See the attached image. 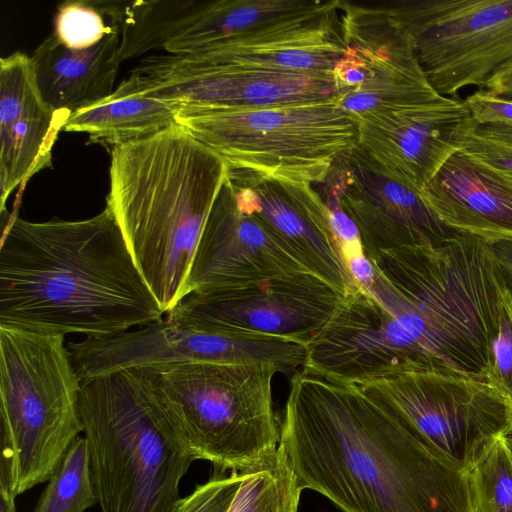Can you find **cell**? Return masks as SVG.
Here are the masks:
<instances>
[{
	"instance_id": "1",
	"label": "cell",
	"mask_w": 512,
	"mask_h": 512,
	"mask_svg": "<svg viewBox=\"0 0 512 512\" xmlns=\"http://www.w3.org/2000/svg\"><path fill=\"white\" fill-rule=\"evenodd\" d=\"M279 450L301 490L343 512H476L471 470L356 384L315 371L291 377Z\"/></svg>"
},
{
	"instance_id": "2",
	"label": "cell",
	"mask_w": 512,
	"mask_h": 512,
	"mask_svg": "<svg viewBox=\"0 0 512 512\" xmlns=\"http://www.w3.org/2000/svg\"><path fill=\"white\" fill-rule=\"evenodd\" d=\"M164 315L107 207L84 220L7 222L0 327L100 338Z\"/></svg>"
},
{
	"instance_id": "3",
	"label": "cell",
	"mask_w": 512,
	"mask_h": 512,
	"mask_svg": "<svg viewBox=\"0 0 512 512\" xmlns=\"http://www.w3.org/2000/svg\"><path fill=\"white\" fill-rule=\"evenodd\" d=\"M226 177L225 162L178 123L111 150L106 207L165 315L188 295L196 248Z\"/></svg>"
},
{
	"instance_id": "4",
	"label": "cell",
	"mask_w": 512,
	"mask_h": 512,
	"mask_svg": "<svg viewBox=\"0 0 512 512\" xmlns=\"http://www.w3.org/2000/svg\"><path fill=\"white\" fill-rule=\"evenodd\" d=\"M367 290L410 333L435 368L485 381L504 285L490 243L454 232L383 250Z\"/></svg>"
},
{
	"instance_id": "5",
	"label": "cell",
	"mask_w": 512,
	"mask_h": 512,
	"mask_svg": "<svg viewBox=\"0 0 512 512\" xmlns=\"http://www.w3.org/2000/svg\"><path fill=\"white\" fill-rule=\"evenodd\" d=\"M79 412L101 512H173L195 460L139 370L81 381Z\"/></svg>"
},
{
	"instance_id": "6",
	"label": "cell",
	"mask_w": 512,
	"mask_h": 512,
	"mask_svg": "<svg viewBox=\"0 0 512 512\" xmlns=\"http://www.w3.org/2000/svg\"><path fill=\"white\" fill-rule=\"evenodd\" d=\"M194 460L221 472L267 464L280 442L272 365L185 363L136 368Z\"/></svg>"
},
{
	"instance_id": "7",
	"label": "cell",
	"mask_w": 512,
	"mask_h": 512,
	"mask_svg": "<svg viewBox=\"0 0 512 512\" xmlns=\"http://www.w3.org/2000/svg\"><path fill=\"white\" fill-rule=\"evenodd\" d=\"M80 391L65 336L0 327V488L49 480L83 432Z\"/></svg>"
},
{
	"instance_id": "8",
	"label": "cell",
	"mask_w": 512,
	"mask_h": 512,
	"mask_svg": "<svg viewBox=\"0 0 512 512\" xmlns=\"http://www.w3.org/2000/svg\"><path fill=\"white\" fill-rule=\"evenodd\" d=\"M176 120L229 170L285 182L323 183L333 163L357 144L355 121L335 102L181 109Z\"/></svg>"
},
{
	"instance_id": "9",
	"label": "cell",
	"mask_w": 512,
	"mask_h": 512,
	"mask_svg": "<svg viewBox=\"0 0 512 512\" xmlns=\"http://www.w3.org/2000/svg\"><path fill=\"white\" fill-rule=\"evenodd\" d=\"M430 446L471 470L509 430L508 402L485 381L426 368L356 384Z\"/></svg>"
},
{
	"instance_id": "10",
	"label": "cell",
	"mask_w": 512,
	"mask_h": 512,
	"mask_svg": "<svg viewBox=\"0 0 512 512\" xmlns=\"http://www.w3.org/2000/svg\"><path fill=\"white\" fill-rule=\"evenodd\" d=\"M409 34L433 88L456 98L483 89L512 60V0H399L389 2Z\"/></svg>"
},
{
	"instance_id": "11",
	"label": "cell",
	"mask_w": 512,
	"mask_h": 512,
	"mask_svg": "<svg viewBox=\"0 0 512 512\" xmlns=\"http://www.w3.org/2000/svg\"><path fill=\"white\" fill-rule=\"evenodd\" d=\"M115 92L155 97L178 111L336 103L340 97L333 72L212 65L170 53L144 58Z\"/></svg>"
},
{
	"instance_id": "12",
	"label": "cell",
	"mask_w": 512,
	"mask_h": 512,
	"mask_svg": "<svg viewBox=\"0 0 512 512\" xmlns=\"http://www.w3.org/2000/svg\"><path fill=\"white\" fill-rule=\"evenodd\" d=\"M81 381L131 368L185 363L272 365L281 373L303 365V345L273 336L214 330L162 318L116 335L67 343Z\"/></svg>"
},
{
	"instance_id": "13",
	"label": "cell",
	"mask_w": 512,
	"mask_h": 512,
	"mask_svg": "<svg viewBox=\"0 0 512 512\" xmlns=\"http://www.w3.org/2000/svg\"><path fill=\"white\" fill-rule=\"evenodd\" d=\"M342 295L312 274L195 291L166 317L201 328L287 339L306 346Z\"/></svg>"
},
{
	"instance_id": "14",
	"label": "cell",
	"mask_w": 512,
	"mask_h": 512,
	"mask_svg": "<svg viewBox=\"0 0 512 512\" xmlns=\"http://www.w3.org/2000/svg\"><path fill=\"white\" fill-rule=\"evenodd\" d=\"M305 347L303 368L353 384L435 368L396 316L361 287L342 297Z\"/></svg>"
},
{
	"instance_id": "15",
	"label": "cell",
	"mask_w": 512,
	"mask_h": 512,
	"mask_svg": "<svg viewBox=\"0 0 512 512\" xmlns=\"http://www.w3.org/2000/svg\"><path fill=\"white\" fill-rule=\"evenodd\" d=\"M346 47L362 61L360 87L336 105L353 119L383 110L440 98L428 81L411 38L389 2L366 5L340 2Z\"/></svg>"
},
{
	"instance_id": "16",
	"label": "cell",
	"mask_w": 512,
	"mask_h": 512,
	"mask_svg": "<svg viewBox=\"0 0 512 512\" xmlns=\"http://www.w3.org/2000/svg\"><path fill=\"white\" fill-rule=\"evenodd\" d=\"M326 182L356 224L370 261L383 250L439 241L455 231L446 226L420 193L400 183L356 146L332 165Z\"/></svg>"
},
{
	"instance_id": "17",
	"label": "cell",
	"mask_w": 512,
	"mask_h": 512,
	"mask_svg": "<svg viewBox=\"0 0 512 512\" xmlns=\"http://www.w3.org/2000/svg\"><path fill=\"white\" fill-rule=\"evenodd\" d=\"M238 207L255 216L313 275L345 296L355 287L314 185L229 170Z\"/></svg>"
},
{
	"instance_id": "18",
	"label": "cell",
	"mask_w": 512,
	"mask_h": 512,
	"mask_svg": "<svg viewBox=\"0 0 512 512\" xmlns=\"http://www.w3.org/2000/svg\"><path fill=\"white\" fill-rule=\"evenodd\" d=\"M470 117L463 100L440 98L353 119L356 147L400 183L421 193L448 158Z\"/></svg>"
},
{
	"instance_id": "19",
	"label": "cell",
	"mask_w": 512,
	"mask_h": 512,
	"mask_svg": "<svg viewBox=\"0 0 512 512\" xmlns=\"http://www.w3.org/2000/svg\"><path fill=\"white\" fill-rule=\"evenodd\" d=\"M303 274L312 273L264 224L238 207L227 176L196 248L187 282L188 295Z\"/></svg>"
},
{
	"instance_id": "20",
	"label": "cell",
	"mask_w": 512,
	"mask_h": 512,
	"mask_svg": "<svg viewBox=\"0 0 512 512\" xmlns=\"http://www.w3.org/2000/svg\"><path fill=\"white\" fill-rule=\"evenodd\" d=\"M71 113L51 107L39 88L31 56L0 59V212L20 184L51 166L52 149Z\"/></svg>"
},
{
	"instance_id": "21",
	"label": "cell",
	"mask_w": 512,
	"mask_h": 512,
	"mask_svg": "<svg viewBox=\"0 0 512 512\" xmlns=\"http://www.w3.org/2000/svg\"><path fill=\"white\" fill-rule=\"evenodd\" d=\"M420 195L453 231L490 244L512 241V175L458 150Z\"/></svg>"
},
{
	"instance_id": "22",
	"label": "cell",
	"mask_w": 512,
	"mask_h": 512,
	"mask_svg": "<svg viewBox=\"0 0 512 512\" xmlns=\"http://www.w3.org/2000/svg\"><path fill=\"white\" fill-rule=\"evenodd\" d=\"M31 58L47 103L55 110L72 114L114 92L115 79L123 62L119 29L84 50L65 47L52 33Z\"/></svg>"
},
{
	"instance_id": "23",
	"label": "cell",
	"mask_w": 512,
	"mask_h": 512,
	"mask_svg": "<svg viewBox=\"0 0 512 512\" xmlns=\"http://www.w3.org/2000/svg\"><path fill=\"white\" fill-rule=\"evenodd\" d=\"M319 0L205 1L195 19L164 46L170 54H188L250 30L312 10Z\"/></svg>"
},
{
	"instance_id": "24",
	"label": "cell",
	"mask_w": 512,
	"mask_h": 512,
	"mask_svg": "<svg viewBox=\"0 0 512 512\" xmlns=\"http://www.w3.org/2000/svg\"><path fill=\"white\" fill-rule=\"evenodd\" d=\"M178 109L161 99L115 91L106 99L73 112L63 131L89 136V143L112 149L147 138L177 124Z\"/></svg>"
},
{
	"instance_id": "25",
	"label": "cell",
	"mask_w": 512,
	"mask_h": 512,
	"mask_svg": "<svg viewBox=\"0 0 512 512\" xmlns=\"http://www.w3.org/2000/svg\"><path fill=\"white\" fill-rule=\"evenodd\" d=\"M205 1L119 2L118 28L123 61L165 44L197 16Z\"/></svg>"
},
{
	"instance_id": "26",
	"label": "cell",
	"mask_w": 512,
	"mask_h": 512,
	"mask_svg": "<svg viewBox=\"0 0 512 512\" xmlns=\"http://www.w3.org/2000/svg\"><path fill=\"white\" fill-rule=\"evenodd\" d=\"M98 504L87 444L78 436L48 480L32 512H85Z\"/></svg>"
},
{
	"instance_id": "27",
	"label": "cell",
	"mask_w": 512,
	"mask_h": 512,
	"mask_svg": "<svg viewBox=\"0 0 512 512\" xmlns=\"http://www.w3.org/2000/svg\"><path fill=\"white\" fill-rule=\"evenodd\" d=\"M301 492L278 448L267 464L245 473L229 512H297Z\"/></svg>"
},
{
	"instance_id": "28",
	"label": "cell",
	"mask_w": 512,
	"mask_h": 512,
	"mask_svg": "<svg viewBox=\"0 0 512 512\" xmlns=\"http://www.w3.org/2000/svg\"><path fill=\"white\" fill-rule=\"evenodd\" d=\"M118 28L117 2L68 1L55 15V37L67 48L84 50Z\"/></svg>"
},
{
	"instance_id": "29",
	"label": "cell",
	"mask_w": 512,
	"mask_h": 512,
	"mask_svg": "<svg viewBox=\"0 0 512 512\" xmlns=\"http://www.w3.org/2000/svg\"><path fill=\"white\" fill-rule=\"evenodd\" d=\"M476 512H512V454L498 438L471 468Z\"/></svg>"
},
{
	"instance_id": "30",
	"label": "cell",
	"mask_w": 512,
	"mask_h": 512,
	"mask_svg": "<svg viewBox=\"0 0 512 512\" xmlns=\"http://www.w3.org/2000/svg\"><path fill=\"white\" fill-rule=\"evenodd\" d=\"M485 382L508 403L512 400V294L501 290L498 330L491 347Z\"/></svg>"
},
{
	"instance_id": "31",
	"label": "cell",
	"mask_w": 512,
	"mask_h": 512,
	"mask_svg": "<svg viewBox=\"0 0 512 512\" xmlns=\"http://www.w3.org/2000/svg\"><path fill=\"white\" fill-rule=\"evenodd\" d=\"M244 475L233 472L229 477L215 476L197 485L192 493L179 499L173 512H229Z\"/></svg>"
},
{
	"instance_id": "32",
	"label": "cell",
	"mask_w": 512,
	"mask_h": 512,
	"mask_svg": "<svg viewBox=\"0 0 512 512\" xmlns=\"http://www.w3.org/2000/svg\"><path fill=\"white\" fill-rule=\"evenodd\" d=\"M471 116L463 123L456 137L460 151L499 171L512 175V146L484 137L475 131Z\"/></svg>"
},
{
	"instance_id": "33",
	"label": "cell",
	"mask_w": 512,
	"mask_h": 512,
	"mask_svg": "<svg viewBox=\"0 0 512 512\" xmlns=\"http://www.w3.org/2000/svg\"><path fill=\"white\" fill-rule=\"evenodd\" d=\"M471 118L477 125L512 126V100L479 89L464 100Z\"/></svg>"
},
{
	"instance_id": "34",
	"label": "cell",
	"mask_w": 512,
	"mask_h": 512,
	"mask_svg": "<svg viewBox=\"0 0 512 512\" xmlns=\"http://www.w3.org/2000/svg\"><path fill=\"white\" fill-rule=\"evenodd\" d=\"M483 89L499 97L512 100V60L494 72Z\"/></svg>"
},
{
	"instance_id": "35",
	"label": "cell",
	"mask_w": 512,
	"mask_h": 512,
	"mask_svg": "<svg viewBox=\"0 0 512 512\" xmlns=\"http://www.w3.org/2000/svg\"><path fill=\"white\" fill-rule=\"evenodd\" d=\"M505 286L512 294V241L490 244Z\"/></svg>"
},
{
	"instance_id": "36",
	"label": "cell",
	"mask_w": 512,
	"mask_h": 512,
	"mask_svg": "<svg viewBox=\"0 0 512 512\" xmlns=\"http://www.w3.org/2000/svg\"><path fill=\"white\" fill-rule=\"evenodd\" d=\"M475 131L484 137L512 146V126L499 124H476Z\"/></svg>"
},
{
	"instance_id": "37",
	"label": "cell",
	"mask_w": 512,
	"mask_h": 512,
	"mask_svg": "<svg viewBox=\"0 0 512 512\" xmlns=\"http://www.w3.org/2000/svg\"><path fill=\"white\" fill-rule=\"evenodd\" d=\"M15 499L8 490L0 488V512H17Z\"/></svg>"
},
{
	"instance_id": "38",
	"label": "cell",
	"mask_w": 512,
	"mask_h": 512,
	"mask_svg": "<svg viewBox=\"0 0 512 512\" xmlns=\"http://www.w3.org/2000/svg\"><path fill=\"white\" fill-rule=\"evenodd\" d=\"M504 439H505V442L512 454V431H509L507 432L505 435H504Z\"/></svg>"
},
{
	"instance_id": "39",
	"label": "cell",
	"mask_w": 512,
	"mask_h": 512,
	"mask_svg": "<svg viewBox=\"0 0 512 512\" xmlns=\"http://www.w3.org/2000/svg\"><path fill=\"white\" fill-rule=\"evenodd\" d=\"M508 421H509V431H512V400L508 403Z\"/></svg>"
}]
</instances>
